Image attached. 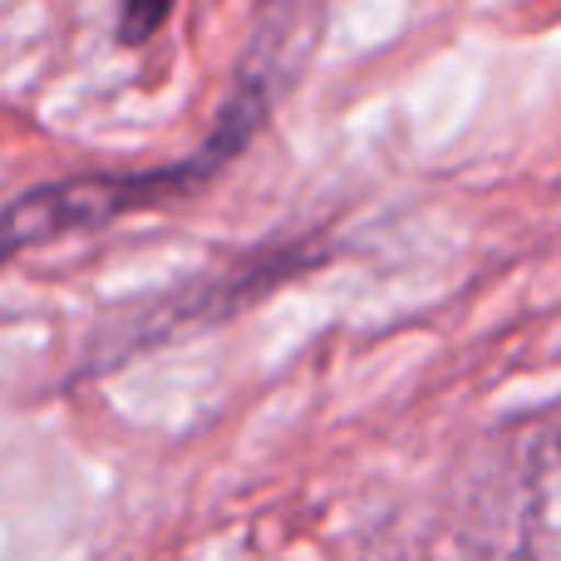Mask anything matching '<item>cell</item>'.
<instances>
[{"label": "cell", "mask_w": 561, "mask_h": 561, "mask_svg": "<svg viewBox=\"0 0 561 561\" xmlns=\"http://www.w3.org/2000/svg\"><path fill=\"white\" fill-rule=\"evenodd\" d=\"M178 0H124L118 5V39L124 45H148L163 30V20L173 15Z\"/></svg>", "instance_id": "2"}, {"label": "cell", "mask_w": 561, "mask_h": 561, "mask_svg": "<svg viewBox=\"0 0 561 561\" xmlns=\"http://www.w3.org/2000/svg\"><path fill=\"white\" fill-rule=\"evenodd\" d=\"M262 118H266V89L256 79H247L232 94V104H227L217 134L193 158H178L168 168H144V173H89V178H59V183L30 187L15 203L0 207V262L30 252V247L94 232V227H108L128 213L168 207L178 197L197 193L207 178L222 173V163H232L242 153Z\"/></svg>", "instance_id": "1"}]
</instances>
